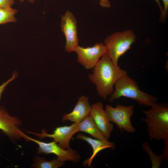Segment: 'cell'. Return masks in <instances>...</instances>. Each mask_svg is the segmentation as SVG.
Instances as JSON below:
<instances>
[{
  "instance_id": "obj_1",
  "label": "cell",
  "mask_w": 168,
  "mask_h": 168,
  "mask_svg": "<svg viewBox=\"0 0 168 168\" xmlns=\"http://www.w3.org/2000/svg\"><path fill=\"white\" fill-rule=\"evenodd\" d=\"M93 68L89 79L96 86L99 95L104 100L112 93L116 82L127 74L126 71L114 63L106 54L100 59Z\"/></svg>"
},
{
  "instance_id": "obj_20",
  "label": "cell",
  "mask_w": 168,
  "mask_h": 168,
  "mask_svg": "<svg viewBox=\"0 0 168 168\" xmlns=\"http://www.w3.org/2000/svg\"><path fill=\"white\" fill-rule=\"evenodd\" d=\"M14 3V0H0V8L11 7Z\"/></svg>"
},
{
  "instance_id": "obj_22",
  "label": "cell",
  "mask_w": 168,
  "mask_h": 168,
  "mask_svg": "<svg viewBox=\"0 0 168 168\" xmlns=\"http://www.w3.org/2000/svg\"><path fill=\"white\" fill-rule=\"evenodd\" d=\"M156 3L157 4L161 12V15L162 13L163 8V7L161 6L160 0H154Z\"/></svg>"
},
{
  "instance_id": "obj_23",
  "label": "cell",
  "mask_w": 168,
  "mask_h": 168,
  "mask_svg": "<svg viewBox=\"0 0 168 168\" xmlns=\"http://www.w3.org/2000/svg\"><path fill=\"white\" fill-rule=\"evenodd\" d=\"M29 2L31 3H33L35 0H28Z\"/></svg>"
},
{
  "instance_id": "obj_15",
  "label": "cell",
  "mask_w": 168,
  "mask_h": 168,
  "mask_svg": "<svg viewBox=\"0 0 168 168\" xmlns=\"http://www.w3.org/2000/svg\"><path fill=\"white\" fill-rule=\"evenodd\" d=\"M16 9L11 7L0 8V25L9 22H15L16 19L14 15L17 13Z\"/></svg>"
},
{
  "instance_id": "obj_4",
  "label": "cell",
  "mask_w": 168,
  "mask_h": 168,
  "mask_svg": "<svg viewBox=\"0 0 168 168\" xmlns=\"http://www.w3.org/2000/svg\"><path fill=\"white\" fill-rule=\"evenodd\" d=\"M136 36L131 30L115 32L104 40L106 54L115 64L119 58L130 48L136 40Z\"/></svg>"
},
{
  "instance_id": "obj_10",
  "label": "cell",
  "mask_w": 168,
  "mask_h": 168,
  "mask_svg": "<svg viewBox=\"0 0 168 168\" xmlns=\"http://www.w3.org/2000/svg\"><path fill=\"white\" fill-rule=\"evenodd\" d=\"M20 124L17 118L10 116L6 110L0 108V130L12 139L22 138L28 140L29 136L19 129Z\"/></svg>"
},
{
  "instance_id": "obj_21",
  "label": "cell",
  "mask_w": 168,
  "mask_h": 168,
  "mask_svg": "<svg viewBox=\"0 0 168 168\" xmlns=\"http://www.w3.org/2000/svg\"><path fill=\"white\" fill-rule=\"evenodd\" d=\"M100 4L104 8H109L110 7V3L109 0H100Z\"/></svg>"
},
{
  "instance_id": "obj_14",
  "label": "cell",
  "mask_w": 168,
  "mask_h": 168,
  "mask_svg": "<svg viewBox=\"0 0 168 168\" xmlns=\"http://www.w3.org/2000/svg\"><path fill=\"white\" fill-rule=\"evenodd\" d=\"M79 131L87 133L96 139L104 141H108L99 129L90 115L79 123Z\"/></svg>"
},
{
  "instance_id": "obj_24",
  "label": "cell",
  "mask_w": 168,
  "mask_h": 168,
  "mask_svg": "<svg viewBox=\"0 0 168 168\" xmlns=\"http://www.w3.org/2000/svg\"><path fill=\"white\" fill-rule=\"evenodd\" d=\"M21 2H22L24 1V0H19Z\"/></svg>"
},
{
  "instance_id": "obj_19",
  "label": "cell",
  "mask_w": 168,
  "mask_h": 168,
  "mask_svg": "<svg viewBox=\"0 0 168 168\" xmlns=\"http://www.w3.org/2000/svg\"><path fill=\"white\" fill-rule=\"evenodd\" d=\"M18 75V73L16 71H15L12 74V77L11 78L8 80L7 81L4 82L0 86V100L1 99L2 93L5 90V87L11 82L14 80L16 78Z\"/></svg>"
},
{
  "instance_id": "obj_16",
  "label": "cell",
  "mask_w": 168,
  "mask_h": 168,
  "mask_svg": "<svg viewBox=\"0 0 168 168\" xmlns=\"http://www.w3.org/2000/svg\"><path fill=\"white\" fill-rule=\"evenodd\" d=\"M64 164V162L57 158L50 161L40 158L37 160L35 165L36 167L39 168H57L63 166Z\"/></svg>"
},
{
  "instance_id": "obj_6",
  "label": "cell",
  "mask_w": 168,
  "mask_h": 168,
  "mask_svg": "<svg viewBox=\"0 0 168 168\" xmlns=\"http://www.w3.org/2000/svg\"><path fill=\"white\" fill-rule=\"evenodd\" d=\"M72 51L77 54L78 62L87 69L93 68L106 53L105 46L102 43L85 48L78 45L73 48Z\"/></svg>"
},
{
  "instance_id": "obj_5",
  "label": "cell",
  "mask_w": 168,
  "mask_h": 168,
  "mask_svg": "<svg viewBox=\"0 0 168 168\" xmlns=\"http://www.w3.org/2000/svg\"><path fill=\"white\" fill-rule=\"evenodd\" d=\"M105 110L111 122L115 123L120 130L128 133L135 132L136 129L131 121V118L134 111L133 105H118L113 107L106 105Z\"/></svg>"
},
{
  "instance_id": "obj_13",
  "label": "cell",
  "mask_w": 168,
  "mask_h": 168,
  "mask_svg": "<svg viewBox=\"0 0 168 168\" xmlns=\"http://www.w3.org/2000/svg\"><path fill=\"white\" fill-rule=\"evenodd\" d=\"M76 138L86 141L92 147L93 149L92 155L90 158L86 159L83 163L84 165H87L90 167L91 166L93 160L100 151L107 148H113L115 147V145L113 142L108 141H104L96 139H93L82 134H78Z\"/></svg>"
},
{
  "instance_id": "obj_12",
  "label": "cell",
  "mask_w": 168,
  "mask_h": 168,
  "mask_svg": "<svg viewBox=\"0 0 168 168\" xmlns=\"http://www.w3.org/2000/svg\"><path fill=\"white\" fill-rule=\"evenodd\" d=\"M91 110L88 98L85 96L80 97L72 111L68 114H64L62 121H69L73 123H79L90 114Z\"/></svg>"
},
{
  "instance_id": "obj_17",
  "label": "cell",
  "mask_w": 168,
  "mask_h": 168,
  "mask_svg": "<svg viewBox=\"0 0 168 168\" xmlns=\"http://www.w3.org/2000/svg\"><path fill=\"white\" fill-rule=\"evenodd\" d=\"M142 147L147 152L150 156L152 163V168H159L162 161L166 159L163 154L162 155H157L152 151L147 142L142 144Z\"/></svg>"
},
{
  "instance_id": "obj_2",
  "label": "cell",
  "mask_w": 168,
  "mask_h": 168,
  "mask_svg": "<svg viewBox=\"0 0 168 168\" xmlns=\"http://www.w3.org/2000/svg\"><path fill=\"white\" fill-rule=\"evenodd\" d=\"M143 112L146 117L147 132L150 138L164 141L165 145L163 154L168 156V107L166 105L156 103L150 109Z\"/></svg>"
},
{
  "instance_id": "obj_3",
  "label": "cell",
  "mask_w": 168,
  "mask_h": 168,
  "mask_svg": "<svg viewBox=\"0 0 168 168\" xmlns=\"http://www.w3.org/2000/svg\"><path fill=\"white\" fill-rule=\"evenodd\" d=\"M114 87L109 99L110 102L125 97L136 101L140 105L151 107L158 100L156 97L140 90L136 81L127 74L119 79Z\"/></svg>"
},
{
  "instance_id": "obj_7",
  "label": "cell",
  "mask_w": 168,
  "mask_h": 168,
  "mask_svg": "<svg viewBox=\"0 0 168 168\" xmlns=\"http://www.w3.org/2000/svg\"><path fill=\"white\" fill-rule=\"evenodd\" d=\"M29 141H32L38 145V153L44 154H53L56 155L57 158L61 161L64 162L70 161L73 162H79L81 157L75 150L71 148L64 149L53 141L49 142H45L36 140L29 137Z\"/></svg>"
},
{
  "instance_id": "obj_8",
  "label": "cell",
  "mask_w": 168,
  "mask_h": 168,
  "mask_svg": "<svg viewBox=\"0 0 168 168\" xmlns=\"http://www.w3.org/2000/svg\"><path fill=\"white\" fill-rule=\"evenodd\" d=\"M79 123H73L70 126L65 125L57 127L52 134L47 133L44 129L41 131V133L31 132L28 133L33 134L41 139L44 138H52L54 141L61 147L68 149L71 148L70 146V140L74 134L79 132Z\"/></svg>"
},
{
  "instance_id": "obj_11",
  "label": "cell",
  "mask_w": 168,
  "mask_h": 168,
  "mask_svg": "<svg viewBox=\"0 0 168 168\" xmlns=\"http://www.w3.org/2000/svg\"><path fill=\"white\" fill-rule=\"evenodd\" d=\"M90 115L93 118L97 126L105 137L107 140L113 130V126L103 108L101 102H98L91 106Z\"/></svg>"
},
{
  "instance_id": "obj_18",
  "label": "cell",
  "mask_w": 168,
  "mask_h": 168,
  "mask_svg": "<svg viewBox=\"0 0 168 168\" xmlns=\"http://www.w3.org/2000/svg\"><path fill=\"white\" fill-rule=\"evenodd\" d=\"M163 4V11L161 15L160 21L164 22L166 21L168 12V0H162Z\"/></svg>"
},
{
  "instance_id": "obj_9",
  "label": "cell",
  "mask_w": 168,
  "mask_h": 168,
  "mask_svg": "<svg viewBox=\"0 0 168 168\" xmlns=\"http://www.w3.org/2000/svg\"><path fill=\"white\" fill-rule=\"evenodd\" d=\"M61 30L66 38L65 51H72L73 48L78 45V38L77 21L73 14L67 11L61 16Z\"/></svg>"
}]
</instances>
